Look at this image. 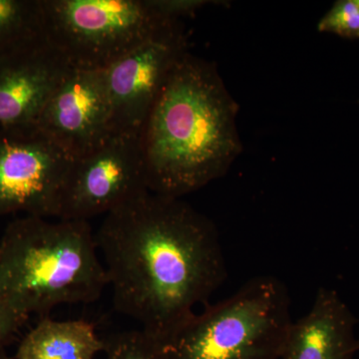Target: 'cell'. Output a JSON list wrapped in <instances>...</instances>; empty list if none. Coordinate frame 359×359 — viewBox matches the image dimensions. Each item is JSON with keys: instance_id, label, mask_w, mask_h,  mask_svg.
I'll list each match as a JSON object with an SVG mask.
<instances>
[{"instance_id": "30bf717a", "label": "cell", "mask_w": 359, "mask_h": 359, "mask_svg": "<svg viewBox=\"0 0 359 359\" xmlns=\"http://www.w3.org/2000/svg\"><path fill=\"white\" fill-rule=\"evenodd\" d=\"M72 67L45 35L0 53V127L36 124Z\"/></svg>"}, {"instance_id": "52a82bcc", "label": "cell", "mask_w": 359, "mask_h": 359, "mask_svg": "<svg viewBox=\"0 0 359 359\" xmlns=\"http://www.w3.org/2000/svg\"><path fill=\"white\" fill-rule=\"evenodd\" d=\"M72 161L36 125L0 127V216L56 218Z\"/></svg>"}, {"instance_id": "9a60e30c", "label": "cell", "mask_w": 359, "mask_h": 359, "mask_svg": "<svg viewBox=\"0 0 359 359\" xmlns=\"http://www.w3.org/2000/svg\"><path fill=\"white\" fill-rule=\"evenodd\" d=\"M318 29L346 39H359V0L335 2L332 9L321 18Z\"/></svg>"}, {"instance_id": "4fadbf2b", "label": "cell", "mask_w": 359, "mask_h": 359, "mask_svg": "<svg viewBox=\"0 0 359 359\" xmlns=\"http://www.w3.org/2000/svg\"><path fill=\"white\" fill-rule=\"evenodd\" d=\"M43 34L42 0H0V53Z\"/></svg>"}, {"instance_id": "5bb4252c", "label": "cell", "mask_w": 359, "mask_h": 359, "mask_svg": "<svg viewBox=\"0 0 359 359\" xmlns=\"http://www.w3.org/2000/svg\"><path fill=\"white\" fill-rule=\"evenodd\" d=\"M105 359H166L162 344L144 330H130L104 339Z\"/></svg>"}, {"instance_id": "2e32d148", "label": "cell", "mask_w": 359, "mask_h": 359, "mask_svg": "<svg viewBox=\"0 0 359 359\" xmlns=\"http://www.w3.org/2000/svg\"><path fill=\"white\" fill-rule=\"evenodd\" d=\"M28 318L18 313L0 292V346L20 332Z\"/></svg>"}, {"instance_id": "9c48e42d", "label": "cell", "mask_w": 359, "mask_h": 359, "mask_svg": "<svg viewBox=\"0 0 359 359\" xmlns=\"http://www.w3.org/2000/svg\"><path fill=\"white\" fill-rule=\"evenodd\" d=\"M35 125L73 159L103 143L112 134L105 71L72 68Z\"/></svg>"}, {"instance_id": "8fae6325", "label": "cell", "mask_w": 359, "mask_h": 359, "mask_svg": "<svg viewBox=\"0 0 359 359\" xmlns=\"http://www.w3.org/2000/svg\"><path fill=\"white\" fill-rule=\"evenodd\" d=\"M358 320L334 290L320 287L311 311L290 325L280 359H354Z\"/></svg>"}, {"instance_id": "7a4b0ae2", "label": "cell", "mask_w": 359, "mask_h": 359, "mask_svg": "<svg viewBox=\"0 0 359 359\" xmlns=\"http://www.w3.org/2000/svg\"><path fill=\"white\" fill-rule=\"evenodd\" d=\"M238 111L216 66L186 52L142 130L149 191L181 199L226 175L243 151Z\"/></svg>"}, {"instance_id": "8992f818", "label": "cell", "mask_w": 359, "mask_h": 359, "mask_svg": "<svg viewBox=\"0 0 359 359\" xmlns=\"http://www.w3.org/2000/svg\"><path fill=\"white\" fill-rule=\"evenodd\" d=\"M149 191L141 134L112 133L71 163L56 218L88 221Z\"/></svg>"}, {"instance_id": "3957f363", "label": "cell", "mask_w": 359, "mask_h": 359, "mask_svg": "<svg viewBox=\"0 0 359 359\" xmlns=\"http://www.w3.org/2000/svg\"><path fill=\"white\" fill-rule=\"evenodd\" d=\"M108 287L88 221L25 216L0 241V292L25 318L61 304H91Z\"/></svg>"}, {"instance_id": "5b68a950", "label": "cell", "mask_w": 359, "mask_h": 359, "mask_svg": "<svg viewBox=\"0 0 359 359\" xmlns=\"http://www.w3.org/2000/svg\"><path fill=\"white\" fill-rule=\"evenodd\" d=\"M43 33L73 69L105 70L180 21L150 0H42Z\"/></svg>"}, {"instance_id": "ac0fdd59", "label": "cell", "mask_w": 359, "mask_h": 359, "mask_svg": "<svg viewBox=\"0 0 359 359\" xmlns=\"http://www.w3.org/2000/svg\"><path fill=\"white\" fill-rule=\"evenodd\" d=\"M0 359H11L4 351V346H0Z\"/></svg>"}, {"instance_id": "ba28073f", "label": "cell", "mask_w": 359, "mask_h": 359, "mask_svg": "<svg viewBox=\"0 0 359 359\" xmlns=\"http://www.w3.org/2000/svg\"><path fill=\"white\" fill-rule=\"evenodd\" d=\"M188 52L183 25L161 33L105 69L112 133H142L161 90Z\"/></svg>"}, {"instance_id": "6da1fadb", "label": "cell", "mask_w": 359, "mask_h": 359, "mask_svg": "<svg viewBox=\"0 0 359 359\" xmlns=\"http://www.w3.org/2000/svg\"><path fill=\"white\" fill-rule=\"evenodd\" d=\"M113 304L161 344L228 276L214 223L179 198L146 191L95 233Z\"/></svg>"}, {"instance_id": "7c38bea8", "label": "cell", "mask_w": 359, "mask_h": 359, "mask_svg": "<svg viewBox=\"0 0 359 359\" xmlns=\"http://www.w3.org/2000/svg\"><path fill=\"white\" fill-rule=\"evenodd\" d=\"M104 347L88 321L44 316L21 340L16 359H94Z\"/></svg>"}, {"instance_id": "e0dca14e", "label": "cell", "mask_w": 359, "mask_h": 359, "mask_svg": "<svg viewBox=\"0 0 359 359\" xmlns=\"http://www.w3.org/2000/svg\"><path fill=\"white\" fill-rule=\"evenodd\" d=\"M155 9L172 20L180 21L182 18L197 13L209 2L203 0H150Z\"/></svg>"}, {"instance_id": "277c9868", "label": "cell", "mask_w": 359, "mask_h": 359, "mask_svg": "<svg viewBox=\"0 0 359 359\" xmlns=\"http://www.w3.org/2000/svg\"><path fill=\"white\" fill-rule=\"evenodd\" d=\"M292 320L285 283L263 276L188 318L162 344L166 359H280Z\"/></svg>"}]
</instances>
